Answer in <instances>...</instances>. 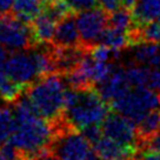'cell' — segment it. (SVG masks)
<instances>
[{
	"label": "cell",
	"mask_w": 160,
	"mask_h": 160,
	"mask_svg": "<svg viewBox=\"0 0 160 160\" xmlns=\"http://www.w3.org/2000/svg\"><path fill=\"white\" fill-rule=\"evenodd\" d=\"M67 84L62 74L53 73L35 81L26 88V94L37 113L48 121L64 114V95Z\"/></svg>",
	"instance_id": "6da1fadb"
},
{
	"label": "cell",
	"mask_w": 160,
	"mask_h": 160,
	"mask_svg": "<svg viewBox=\"0 0 160 160\" xmlns=\"http://www.w3.org/2000/svg\"><path fill=\"white\" fill-rule=\"evenodd\" d=\"M78 91V90H77ZM112 108L101 97L97 87L78 91L74 105L64 111V115L78 131L88 125L102 124Z\"/></svg>",
	"instance_id": "7a4b0ae2"
},
{
	"label": "cell",
	"mask_w": 160,
	"mask_h": 160,
	"mask_svg": "<svg viewBox=\"0 0 160 160\" xmlns=\"http://www.w3.org/2000/svg\"><path fill=\"white\" fill-rule=\"evenodd\" d=\"M110 106L112 111L138 124L151 111L160 108L159 92L147 86H132L127 92L113 100Z\"/></svg>",
	"instance_id": "3957f363"
},
{
	"label": "cell",
	"mask_w": 160,
	"mask_h": 160,
	"mask_svg": "<svg viewBox=\"0 0 160 160\" xmlns=\"http://www.w3.org/2000/svg\"><path fill=\"white\" fill-rule=\"evenodd\" d=\"M0 45L11 50H33L35 44L31 25L12 13L0 15Z\"/></svg>",
	"instance_id": "277c9868"
},
{
	"label": "cell",
	"mask_w": 160,
	"mask_h": 160,
	"mask_svg": "<svg viewBox=\"0 0 160 160\" xmlns=\"http://www.w3.org/2000/svg\"><path fill=\"white\" fill-rule=\"evenodd\" d=\"M108 17L110 13L101 6H95L75 14L81 47L88 53L93 46L98 45L100 35L108 25Z\"/></svg>",
	"instance_id": "5b68a950"
},
{
	"label": "cell",
	"mask_w": 160,
	"mask_h": 160,
	"mask_svg": "<svg viewBox=\"0 0 160 160\" xmlns=\"http://www.w3.org/2000/svg\"><path fill=\"white\" fill-rule=\"evenodd\" d=\"M102 134L120 144L138 150L137 124L118 112H110L101 124ZM139 151V150H138Z\"/></svg>",
	"instance_id": "8992f818"
},
{
	"label": "cell",
	"mask_w": 160,
	"mask_h": 160,
	"mask_svg": "<svg viewBox=\"0 0 160 160\" xmlns=\"http://www.w3.org/2000/svg\"><path fill=\"white\" fill-rule=\"evenodd\" d=\"M5 73L25 87H28L40 79L31 53H11L6 64Z\"/></svg>",
	"instance_id": "52a82bcc"
},
{
	"label": "cell",
	"mask_w": 160,
	"mask_h": 160,
	"mask_svg": "<svg viewBox=\"0 0 160 160\" xmlns=\"http://www.w3.org/2000/svg\"><path fill=\"white\" fill-rule=\"evenodd\" d=\"M77 13L70 14L57 22L52 44L57 47H81L79 30L77 25Z\"/></svg>",
	"instance_id": "ba28073f"
},
{
	"label": "cell",
	"mask_w": 160,
	"mask_h": 160,
	"mask_svg": "<svg viewBox=\"0 0 160 160\" xmlns=\"http://www.w3.org/2000/svg\"><path fill=\"white\" fill-rule=\"evenodd\" d=\"M132 85L128 82L126 77L125 68L122 67H115L113 73L107 79L97 86L101 97L104 98L106 102L110 105L111 102L122 95L125 92L130 90Z\"/></svg>",
	"instance_id": "9c48e42d"
},
{
	"label": "cell",
	"mask_w": 160,
	"mask_h": 160,
	"mask_svg": "<svg viewBox=\"0 0 160 160\" xmlns=\"http://www.w3.org/2000/svg\"><path fill=\"white\" fill-rule=\"evenodd\" d=\"M93 148L102 160H120L134 158L138 153L137 148L122 145L104 134L101 135V138L95 144H93Z\"/></svg>",
	"instance_id": "30bf717a"
},
{
	"label": "cell",
	"mask_w": 160,
	"mask_h": 160,
	"mask_svg": "<svg viewBox=\"0 0 160 160\" xmlns=\"http://www.w3.org/2000/svg\"><path fill=\"white\" fill-rule=\"evenodd\" d=\"M131 15L134 27L150 24L160 17V0H137L131 8Z\"/></svg>",
	"instance_id": "8fae6325"
},
{
	"label": "cell",
	"mask_w": 160,
	"mask_h": 160,
	"mask_svg": "<svg viewBox=\"0 0 160 160\" xmlns=\"http://www.w3.org/2000/svg\"><path fill=\"white\" fill-rule=\"evenodd\" d=\"M31 27L37 46L52 44L57 27V21L53 18H51L45 11L31 24Z\"/></svg>",
	"instance_id": "7c38bea8"
},
{
	"label": "cell",
	"mask_w": 160,
	"mask_h": 160,
	"mask_svg": "<svg viewBox=\"0 0 160 160\" xmlns=\"http://www.w3.org/2000/svg\"><path fill=\"white\" fill-rule=\"evenodd\" d=\"M45 6L44 0H14L11 13L21 21L31 25L44 12Z\"/></svg>",
	"instance_id": "4fadbf2b"
},
{
	"label": "cell",
	"mask_w": 160,
	"mask_h": 160,
	"mask_svg": "<svg viewBox=\"0 0 160 160\" xmlns=\"http://www.w3.org/2000/svg\"><path fill=\"white\" fill-rule=\"evenodd\" d=\"M160 131V108L151 111L150 113L137 124L138 150H141L148 140Z\"/></svg>",
	"instance_id": "5bb4252c"
},
{
	"label": "cell",
	"mask_w": 160,
	"mask_h": 160,
	"mask_svg": "<svg viewBox=\"0 0 160 160\" xmlns=\"http://www.w3.org/2000/svg\"><path fill=\"white\" fill-rule=\"evenodd\" d=\"M135 64L148 65L153 67L160 66V46L159 44L145 42L140 44L134 54Z\"/></svg>",
	"instance_id": "9a60e30c"
},
{
	"label": "cell",
	"mask_w": 160,
	"mask_h": 160,
	"mask_svg": "<svg viewBox=\"0 0 160 160\" xmlns=\"http://www.w3.org/2000/svg\"><path fill=\"white\" fill-rule=\"evenodd\" d=\"M26 88L27 87L20 85L19 82H17L15 80L12 79L7 73H5V72L0 73V95L8 104L10 102L14 104L20 98V95L25 92Z\"/></svg>",
	"instance_id": "2e32d148"
},
{
	"label": "cell",
	"mask_w": 160,
	"mask_h": 160,
	"mask_svg": "<svg viewBox=\"0 0 160 160\" xmlns=\"http://www.w3.org/2000/svg\"><path fill=\"white\" fill-rule=\"evenodd\" d=\"M98 44H102V45L110 46L114 50L121 51L122 48L128 47L127 32L115 30V28H112L110 26H107L104 30V32L101 33V35H100Z\"/></svg>",
	"instance_id": "e0dca14e"
},
{
	"label": "cell",
	"mask_w": 160,
	"mask_h": 160,
	"mask_svg": "<svg viewBox=\"0 0 160 160\" xmlns=\"http://www.w3.org/2000/svg\"><path fill=\"white\" fill-rule=\"evenodd\" d=\"M15 122L14 111L10 107H4L0 110V146L8 141L12 133L14 132Z\"/></svg>",
	"instance_id": "ac0fdd59"
},
{
	"label": "cell",
	"mask_w": 160,
	"mask_h": 160,
	"mask_svg": "<svg viewBox=\"0 0 160 160\" xmlns=\"http://www.w3.org/2000/svg\"><path fill=\"white\" fill-rule=\"evenodd\" d=\"M112 28L115 30L128 32L130 27L132 26V15H131V10L126 7H120L117 11L110 13L108 17V25Z\"/></svg>",
	"instance_id": "d6986e66"
},
{
	"label": "cell",
	"mask_w": 160,
	"mask_h": 160,
	"mask_svg": "<svg viewBox=\"0 0 160 160\" xmlns=\"http://www.w3.org/2000/svg\"><path fill=\"white\" fill-rule=\"evenodd\" d=\"M127 80L132 86H147L150 79L151 68L134 64L125 68Z\"/></svg>",
	"instance_id": "ffe728a7"
},
{
	"label": "cell",
	"mask_w": 160,
	"mask_h": 160,
	"mask_svg": "<svg viewBox=\"0 0 160 160\" xmlns=\"http://www.w3.org/2000/svg\"><path fill=\"white\" fill-rule=\"evenodd\" d=\"M80 133L85 137L86 139L90 141L92 146L95 144L98 140L101 138L102 135V128H101V124H95V125H88L81 128Z\"/></svg>",
	"instance_id": "44dd1931"
},
{
	"label": "cell",
	"mask_w": 160,
	"mask_h": 160,
	"mask_svg": "<svg viewBox=\"0 0 160 160\" xmlns=\"http://www.w3.org/2000/svg\"><path fill=\"white\" fill-rule=\"evenodd\" d=\"M65 1L70 5V7L75 13L88 10V8H92L95 6H99L98 0H65Z\"/></svg>",
	"instance_id": "7402d4cb"
},
{
	"label": "cell",
	"mask_w": 160,
	"mask_h": 160,
	"mask_svg": "<svg viewBox=\"0 0 160 160\" xmlns=\"http://www.w3.org/2000/svg\"><path fill=\"white\" fill-rule=\"evenodd\" d=\"M147 87H150L151 90L153 91L160 92V67L151 68L150 79H148Z\"/></svg>",
	"instance_id": "603a6c76"
},
{
	"label": "cell",
	"mask_w": 160,
	"mask_h": 160,
	"mask_svg": "<svg viewBox=\"0 0 160 160\" xmlns=\"http://www.w3.org/2000/svg\"><path fill=\"white\" fill-rule=\"evenodd\" d=\"M139 151H154V152H160V131L157 132V134H154L145 146Z\"/></svg>",
	"instance_id": "cb8c5ba5"
},
{
	"label": "cell",
	"mask_w": 160,
	"mask_h": 160,
	"mask_svg": "<svg viewBox=\"0 0 160 160\" xmlns=\"http://www.w3.org/2000/svg\"><path fill=\"white\" fill-rule=\"evenodd\" d=\"M98 4L108 13H112V12H114L121 7L120 0H98Z\"/></svg>",
	"instance_id": "d4e9b609"
},
{
	"label": "cell",
	"mask_w": 160,
	"mask_h": 160,
	"mask_svg": "<svg viewBox=\"0 0 160 160\" xmlns=\"http://www.w3.org/2000/svg\"><path fill=\"white\" fill-rule=\"evenodd\" d=\"M137 160H160V152L154 151H138L134 157Z\"/></svg>",
	"instance_id": "484cf974"
},
{
	"label": "cell",
	"mask_w": 160,
	"mask_h": 160,
	"mask_svg": "<svg viewBox=\"0 0 160 160\" xmlns=\"http://www.w3.org/2000/svg\"><path fill=\"white\" fill-rule=\"evenodd\" d=\"M11 53L4 45H0V73L5 72V67Z\"/></svg>",
	"instance_id": "4316f807"
},
{
	"label": "cell",
	"mask_w": 160,
	"mask_h": 160,
	"mask_svg": "<svg viewBox=\"0 0 160 160\" xmlns=\"http://www.w3.org/2000/svg\"><path fill=\"white\" fill-rule=\"evenodd\" d=\"M13 4H14V0H0V15L10 13L12 11Z\"/></svg>",
	"instance_id": "83f0119b"
},
{
	"label": "cell",
	"mask_w": 160,
	"mask_h": 160,
	"mask_svg": "<svg viewBox=\"0 0 160 160\" xmlns=\"http://www.w3.org/2000/svg\"><path fill=\"white\" fill-rule=\"evenodd\" d=\"M33 160H60V159L55 154H53L50 150H47L45 152H42L41 154L37 155Z\"/></svg>",
	"instance_id": "f1b7e54d"
},
{
	"label": "cell",
	"mask_w": 160,
	"mask_h": 160,
	"mask_svg": "<svg viewBox=\"0 0 160 160\" xmlns=\"http://www.w3.org/2000/svg\"><path fill=\"white\" fill-rule=\"evenodd\" d=\"M120 1H121V6L128 8V10H131L134 6L135 2H137V0H120Z\"/></svg>",
	"instance_id": "f546056e"
},
{
	"label": "cell",
	"mask_w": 160,
	"mask_h": 160,
	"mask_svg": "<svg viewBox=\"0 0 160 160\" xmlns=\"http://www.w3.org/2000/svg\"><path fill=\"white\" fill-rule=\"evenodd\" d=\"M7 104H8V102L4 99L1 95H0V110H1V108H4V107H6V105H7Z\"/></svg>",
	"instance_id": "4dcf8cb0"
},
{
	"label": "cell",
	"mask_w": 160,
	"mask_h": 160,
	"mask_svg": "<svg viewBox=\"0 0 160 160\" xmlns=\"http://www.w3.org/2000/svg\"><path fill=\"white\" fill-rule=\"evenodd\" d=\"M45 1L46 5H48V4H53V2H57V1H59V0H44Z\"/></svg>",
	"instance_id": "1f68e13d"
},
{
	"label": "cell",
	"mask_w": 160,
	"mask_h": 160,
	"mask_svg": "<svg viewBox=\"0 0 160 160\" xmlns=\"http://www.w3.org/2000/svg\"><path fill=\"white\" fill-rule=\"evenodd\" d=\"M0 160H7L5 155L2 154V152H1V151H0Z\"/></svg>",
	"instance_id": "d6a6232c"
},
{
	"label": "cell",
	"mask_w": 160,
	"mask_h": 160,
	"mask_svg": "<svg viewBox=\"0 0 160 160\" xmlns=\"http://www.w3.org/2000/svg\"><path fill=\"white\" fill-rule=\"evenodd\" d=\"M120 160H137L135 158H127V159H120Z\"/></svg>",
	"instance_id": "836d02e7"
},
{
	"label": "cell",
	"mask_w": 160,
	"mask_h": 160,
	"mask_svg": "<svg viewBox=\"0 0 160 160\" xmlns=\"http://www.w3.org/2000/svg\"><path fill=\"white\" fill-rule=\"evenodd\" d=\"M159 97H160V92H159Z\"/></svg>",
	"instance_id": "e575fe53"
}]
</instances>
